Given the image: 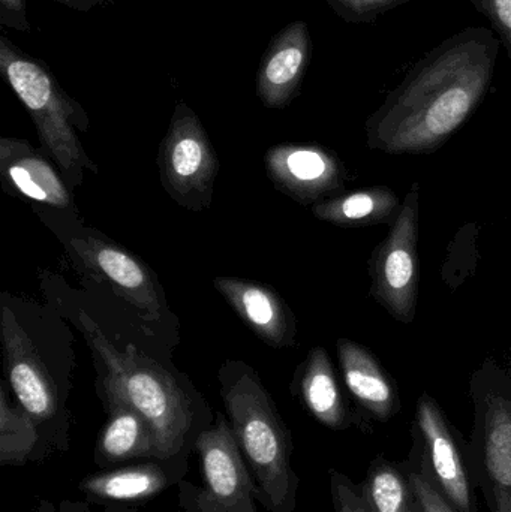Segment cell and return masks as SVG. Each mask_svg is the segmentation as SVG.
Listing matches in <instances>:
<instances>
[{"label": "cell", "instance_id": "cell-18", "mask_svg": "<svg viewBox=\"0 0 511 512\" xmlns=\"http://www.w3.org/2000/svg\"><path fill=\"white\" fill-rule=\"evenodd\" d=\"M0 174L18 194L36 203L69 207L71 194L50 162L18 138L0 140Z\"/></svg>", "mask_w": 511, "mask_h": 512}, {"label": "cell", "instance_id": "cell-10", "mask_svg": "<svg viewBox=\"0 0 511 512\" xmlns=\"http://www.w3.org/2000/svg\"><path fill=\"white\" fill-rule=\"evenodd\" d=\"M162 176L180 200L209 197L218 173V158L197 114L180 102L162 143Z\"/></svg>", "mask_w": 511, "mask_h": 512}, {"label": "cell", "instance_id": "cell-27", "mask_svg": "<svg viewBox=\"0 0 511 512\" xmlns=\"http://www.w3.org/2000/svg\"><path fill=\"white\" fill-rule=\"evenodd\" d=\"M96 505L87 501H47L42 499L29 512H138V507H129V505L111 504L101 505V511L95 510Z\"/></svg>", "mask_w": 511, "mask_h": 512}, {"label": "cell", "instance_id": "cell-22", "mask_svg": "<svg viewBox=\"0 0 511 512\" xmlns=\"http://www.w3.org/2000/svg\"><path fill=\"white\" fill-rule=\"evenodd\" d=\"M39 436L33 418L8 396L6 385H0V466L21 468L38 463Z\"/></svg>", "mask_w": 511, "mask_h": 512}, {"label": "cell", "instance_id": "cell-9", "mask_svg": "<svg viewBox=\"0 0 511 512\" xmlns=\"http://www.w3.org/2000/svg\"><path fill=\"white\" fill-rule=\"evenodd\" d=\"M417 239L419 185H414L371 262L372 295L393 318L405 324L416 316Z\"/></svg>", "mask_w": 511, "mask_h": 512}, {"label": "cell", "instance_id": "cell-26", "mask_svg": "<svg viewBox=\"0 0 511 512\" xmlns=\"http://www.w3.org/2000/svg\"><path fill=\"white\" fill-rule=\"evenodd\" d=\"M488 18L507 50L511 75V0H470Z\"/></svg>", "mask_w": 511, "mask_h": 512}, {"label": "cell", "instance_id": "cell-4", "mask_svg": "<svg viewBox=\"0 0 511 512\" xmlns=\"http://www.w3.org/2000/svg\"><path fill=\"white\" fill-rule=\"evenodd\" d=\"M0 72L29 111L45 152L71 185L80 186L83 171L98 173L84 152L75 129H87L83 108L62 89L50 68L0 36Z\"/></svg>", "mask_w": 511, "mask_h": 512}, {"label": "cell", "instance_id": "cell-28", "mask_svg": "<svg viewBox=\"0 0 511 512\" xmlns=\"http://www.w3.org/2000/svg\"><path fill=\"white\" fill-rule=\"evenodd\" d=\"M0 24L21 33H30L26 0H0Z\"/></svg>", "mask_w": 511, "mask_h": 512}, {"label": "cell", "instance_id": "cell-19", "mask_svg": "<svg viewBox=\"0 0 511 512\" xmlns=\"http://www.w3.org/2000/svg\"><path fill=\"white\" fill-rule=\"evenodd\" d=\"M299 393L309 414L327 429L341 432L356 424L345 405L336 382L329 355L323 348L312 349L299 382Z\"/></svg>", "mask_w": 511, "mask_h": 512}, {"label": "cell", "instance_id": "cell-2", "mask_svg": "<svg viewBox=\"0 0 511 512\" xmlns=\"http://www.w3.org/2000/svg\"><path fill=\"white\" fill-rule=\"evenodd\" d=\"M80 321L105 367L102 394L125 400L146 418L155 433L159 462L177 480H185L198 438L215 418L164 367L138 354L132 345L119 351L86 313H80Z\"/></svg>", "mask_w": 511, "mask_h": 512}, {"label": "cell", "instance_id": "cell-14", "mask_svg": "<svg viewBox=\"0 0 511 512\" xmlns=\"http://www.w3.org/2000/svg\"><path fill=\"white\" fill-rule=\"evenodd\" d=\"M179 483L164 463L144 460L86 475L78 492L95 505L141 507Z\"/></svg>", "mask_w": 511, "mask_h": 512}, {"label": "cell", "instance_id": "cell-11", "mask_svg": "<svg viewBox=\"0 0 511 512\" xmlns=\"http://www.w3.org/2000/svg\"><path fill=\"white\" fill-rule=\"evenodd\" d=\"M266 170L276 188L294 200L311 203L342 188L341 162L323 147L282 144L266 155Z\"/></svg>", "mask_w": 511, "mask_h": 512}, {"label": "cell", "instance_id": "cell-6", "mask_svg": "<svg viewBox=\"0 0 511 512\" xmlns=\"http://www.w3.org/2000/svg\"><path fill=\"white\" fill-rule=\"evenodd\" d=\"M203 484H177L180 512H258L257 487L240 453L230 423L216 415L195 447Z\"/></svg>", "mask_w": 511, "mask_h": 512}, {"label": "cell", "instance_id": "cell-20", "mask_svg": "<svg viewBox=\"0 0 511 512\" xmlns=\"http://www.w3.org/2000/svg\"><path fill=\"white\" fill-rule=\"evenodd\" d=\"M399 200L392 189H362L332 200L323 201L314 207V215L321 221L341 227H359L395 221L399 213Z\"/></svg>", "mask_w": 511, "mask_h": 512}, {"label": "cell", "instance_id": "cell-25", "mask_svg": "<svg viewBox=\"0 0 511 512\" xmlns=\"http://www.w3.org/2000/svg\"><path fill=\"white\" fill-rule=\"evenodd\" d=\"M330 496L335 512H368L363 499L362 486L348 475L329 469Z\"/></svg>", "mask_w": 511, "mask_h": 512}, {"label": "cell", "instance_id": "cell-7", "mask_svg": "<svg viewBox=\"0 0 511 512\" xmlns=\"http://www.w3.org/2000/svg\"><path fill=\"white\" fill-rule=\"evenodd\" d=\"M471 471L491 512H511V385L482 381L474 388Z\"/></svg>", "mask_w": 511, "mask_h": 512}, {"label": "cell", "instance_id": "cell-3", "mask_svg": "<svg viewBox=\"0 0 511 512\" xmlns=\"http://www.w3.org/2000/svg\"><path fill=\"white\" fill-rule=\"evenodd\" d=\"M227 420L267 512H297L300 478L293 438L272 397L251 372L222 375Z\"/></svg>", "mask_w": 511, "mask_h": 512}, {"label": "cell", "instance_id": "cell-16", "mask_svg": "<svg viewBox=\"0 0 511 512\" xmlns=\"http://www.w3.org/2000/svg\"><path fill=\"white\" fill-rule=\"evenodd\" d=\"M338 354L345 385L363 417L377 423L392 420L401 409V400L392 378L384 372L374 355L348 339L339 340Z\"/></svg>", "mask_w": 511, "mask_h": 512}, {"label": "cell", "instance_id": "cell-5", "mask_svg": "<svg viewBox=\"0 0 511 512\" xmlns=\"http://www.w3.org/2000/svg\"><path fill=\"white\" fill-rule=\"evenodd\" d=\"M0 327L6 375L12 393L21 408L33 418L41 436L38 463L68 453L71 426L56 381L9 307L3 306Z\"/></svg>", "mask_w": 511, "mask_h": 512}, {"label": "cell", "instance_id": "cell-8", "mask_svg": "<svg viewBox=\"0 0 511 512\" xmlns=\"http://www.w3.org/2000/svg\"><path fill=\"white\" fill-rule=\"evenodd\" d=\"M413 445L429 480L458 512H479L468 441L429 394L417 402Z\"/></svg>", "mask_w": 511, "mask_h": 512}, {"label": "cell", "instance_id": "cell-17", "mask_svg": "<svg viewBox=\"0 0 511 512\" xmlns=\"http://www.w3.org/2000/svg\"><path fill=\"white\" fill-rule=\"evenodd\" d=\"M215 286L264 342L275 348L290 345L294 337L293 318L275 291L234 277H218Z\"/></svg>", "mask_w": 511, "mask_h": 512}, {"label": "cell", "instance_id": "cell-13", "mask_svg": "<svg viewBox=\"0 0 511 512\" xmlns=\"http://www.w3.org/2000/svg\"><path fill=\"white\" fill-rule=\"evenodd\" d=\"M311 53L305 21H294L273 36L257 72V95L266 107H287L299 95Z\"/></svg>", "mask_w": 511, "mask_h": 512}, {"label": "cell", "instance_id": "cell-21", "mask_svg": "<svg viewBox=\"0 0 511 512\" xmlns=\"http://www.w3.org/2000/svg\"><path fill=\"white\" fill-rule=\"evenodd\" d=\"M360 486L368 512H422L402 462L375 457Z\"/></svg>", "mask_w": 511, "mask_h": 512}, {"label": "cell", "instance_id": "cell-23", "mask_svg": "<svg viewBox=\"0 0 511 512\" xmlns=\"http://www.w3.org/2000/svg\"><path fill=\"white\" fill-rule=\"evenodd\" d=\"M405 472H407L408 480L413 487L414 495L419 502L420 511L422 512H458L453 505L441 495L440 490L434 486L420 462L419 454L411 447L407 459L402 462Z\"/></svg>", "mask_w": 511, "mask_h": 512}, {"label": "cell", "instance_id": "cell-24", "mask_svg": "<svg viewBox=\"0 0 511 512\" xmlns=\"http://www.w3.org/2000/svg\"><path fill=\"white\" fill-rule=\"evenodd\" d=\"M327 5L347 23L371 24L378 17L410 0H326Z\"/></svg>", "mask_w": 511, "mask_h": 512}, {"label": "cell", "instance_id": "cell-1", "mask_svg": "<svg viewBox=\"0 0 511 512\" xmlns=\"http://www.w3.org/2000/svg\"><path fill=\"white\" fill-rule=\"evenodd\" d=\"M500 47L491 29L467 27L432 48L369 117V147L402 155L446 143L488 93Z\"/></svg>", "mask_w": 511, "mask_h": 512}, {"label": "cell", "instance_id": "cell-29", "mask_svg": "<svg viewBox=\"0 0 511 512\" xmlns=\"http://www.w3.org/2000/svg\"><path fill=\"white\" fill-rule=\"evenodd\" d=\"M53 2L60 3V5L68 6L74 11L87 12L96 6L111 5L114 0H53Z\"/></svg>", "mask_w": 511, "mask_h": 512}, {"label": "cell", "instance_id": "cell-12", "mask_svg": "<svg viewBox=\"0 0 511 512\" xmlns=\"http://www.w3.org/2000/svg\"><path fill=\"white\" fill-rule=\"evenodd\" d=\"M69 248L99 279L105 280L119 297L137 307L146 318L159 316L158 292L146 265L125 249L93 236L72 239Z\"/></svg>", "mask_w": 511, "mask_h": 512}, {"label": "cell", "instance_id": "cell-15", "mask_svg": "<svg viewBox=\"0 0 511 512\" xmlns=\"http://www.w3.org/2000/svg\"><path fill=\"white\" fill-rule=\"evenodd\" d=\"M104 399L108 420L93 451L95 465L111 469L128 463L158 460L155 433L146 418L119 397L104 396Z\"/></svg>", "mask_w": 511, "mask_h": 512}]
</instances>
